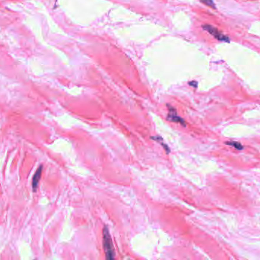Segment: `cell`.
Listing matches in <instances>:
<instances>
[{"label": "cell", "mask_w": 260, "mask_h": 260, "mask_svg": "<svg viewBox=\"0 0 260 260\" xmlns=\"http://www.w3.org/2000/svg\"><path fill=\"white\" fill-rule=\"evenodd\" d=\"M103 245L107 259H113L115 258L113 245L112 239H111V237H110V234L109 233V230L107 227H105L103 230Z\"/></svg>", "instance_id": "cell-1"}, {"label": "cell", "mask_w": 260, "mask_h": 260, "mask_svg": "<svg viewBox=\"0 0 260 260\" xmlns=\"http://www.w3.org/2000/svg\"><path fill=\"white\" fill-rule=\"evenodd\" d=\"M202 28L205 30V31H208V33L212 35V36L215 37L216 39L219 41H226V42H229V39L227 36L224 35L223 34L220 32L218 30H217L215 28L212 27L211 25H202Z\"/></svg>", "instance_id": "cell-2"}, {"label": "cell", "mask_w": 260, "mask_h": 260, "mask_svg": "<svg viewBox=\"0 0 260 260\" xmlns=\"http://www.w3.org/2000/svg\"><path fill=\"white\" fill-rule=\"evenodd\" d=\"M167 118L170 120V121H174V122H177V123H180L182 124V125H186V124L184 123L183 120H182L181 117H180L179 116H177L176 110L173 109V108H172V107H170V108H169V114H168Z\"/></svg>", "instance_id": "cell-3"}, {"label": "cell", "mask_w": 260, "mask_h": 260, "mask_svg": "<svg viewBox=\"0 0 260 260\" xmlns=\"http://www.w3.org/2000/svg\"><path fill=\"white\" fill-rule=\"evenodd\" d=\"M42 169H43V166H40L39 168L37 169V170L35 172L34 177H33L32 180V188L34 192H35L37 188L38 183H39V181H40V177H41V172H42Z\"/></svg>", "instance_id": "cell-4"}, {"label": "cell", "mask_w": 260, "mask_h": 260, "mask_svg": "<svg viewBox=\"0 0 260 260\" xmlns=\"http://www.w3.org/2000/svg\"><path fill=\"white\" fill-rule=\"evenodd\" d=\"M200 1H202L203 3H205V5H207V6H210V7L215 8V4H214V2L212 0H200Z\"/></svg>", "instance_id": "cell-5"}, {"label": "cell", "mask_w": 260, "mask_h": 260, "mask_svg": "<svg viewBox=\"0 0 260 260\" xmlns=\"http://www.w3.org/2000/svg\"><path fill=\"white\" fill-rule=\"evenodd\" d=\"M229 143V144L228 145H231V146H234L235 147H236V148H237V149H239V150H241V149L243 148V146H240V143H233V142H230V143Z\"/></svg>", "instance_id": "cell-6"}, {"label": "cell", "mask_w": 260, "mask_h": 260, "mask_svg": "<svg viewBox=\"0 0 260 260\" xmlns=\"http://www.w3.org/2000/svg\"><path fill=\"white\" fill-rule=\"evenodd\" d=\"M190 85H193L194 87H196L197 86V82H195V81L191 82V83H190Z\"/></svg>", "instance_id": "cell-7"}]
</instances>
